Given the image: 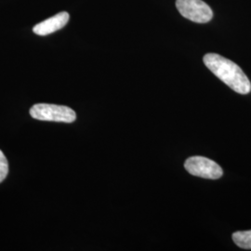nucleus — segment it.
<instances>
[{
	"instance_id": "nucleus-7",
	"label": "nucleus",
	"mask_w": 251,
	"mask_h": 251,
	"mask_svg": "<svg viewBox=\"0 0 251 251\" xmlns=\"http://www.w3.org/2000/svg\"><path fill=\"white\" fill-rule=\"evenodd\" d=\"M9 173V163L5 154L0 150V183L6 179Z\"/></svg>"
},
{
	"instance_id": "nucleus-5",
	"label": "nucleus",
	"mask_w": 251,
	"mask_h": 251,
	"mask_svg": "<svg viewBox=\"0 0 251 251\" xmlns=\"http://www.w3.org/2000/svg\"><path fill=\"white\" fill-rule=\"evenodd\" d=\"M69 18L70 16L67 12H60L53 17L47 19L40 24L36 25V26L33 28V31L37 36H48L65 26L69 21Z\"/></svg>"
},
{
	"instance_id": "nucleus-3",
	"label": "nucleus",
	"mask_w": 251,
	"mask_h": 251,
	"mask_svg": "<svg viewBox=\"0 0 251 251\" xmlns=\"http://www.w3.org/2000/svg\"><path fill=\"white\" fill-rule=\"evenodd\" d=\"M176 7L184 18L194 23L206 24L213 17L212 9L203 0H177Z\"/></svg>"
},
{
	"instance_id": "nucleus-2",
	"label": "nucleus",
	"mask_w": 251,
	"mask_h": 251,
	"mask_svg": "<svg viewBox=\"0 0 251 251\" xmlns=\"http://www.w3.org/2000/svg\"><path fill=\"white\" fill-rule=\"evenodd\" d=\"M30 115L37 120L63 123H73L76 119V114L71 108L48 103L35 104L30 110Z\"/></svg>"
},
{
	"instance_id": "nucleus-6",
	"label": "nucleus",
	"mask_w": 251,
	"mask_h": 251,
	"mask_svg": "<svg viewBox=\"0 0 251 251\" xmlns=\"http://www.w3.org/2000/svg\"><path fill=\"white\" fill-rule=\"evenodd\" d=\"M233 242L244 250H251V230L235 232L233 234Z\"/></svg>"
},
{
	"instance_id": "nucleus-1",
	"label": "nucleus",
	"mask_w": 251,
	"mask_h": 251,
	"mask_svg": "<svg viewBox=\"0 0 251 251\" xmlns=\"http://www.w3.org/2000/svg\"><path fill=\"white\" fill-rule=\"evenodd\" d=\"M203 60L206 67L235 92L240 94L251 92V81L236 63L216 53L206 54Z\"/></svg>"
},
{
	"instance_id": "nucleus-4",
	"label": "nucleus",
	"mask_w": 251,
	"mask_h": 251,
	"mask_svg": "<svg viewBox=\"0 0 251 251\" xmlns=\"http://www.w3.org/2000/svg\"><path fill=\"white\" fill-rule=\"evenodd\" d=\"M184 168L191 175L204 179H220L224 171L216 162L204 156H192L184 163Z\"/></svg>"
}]
</instances>
